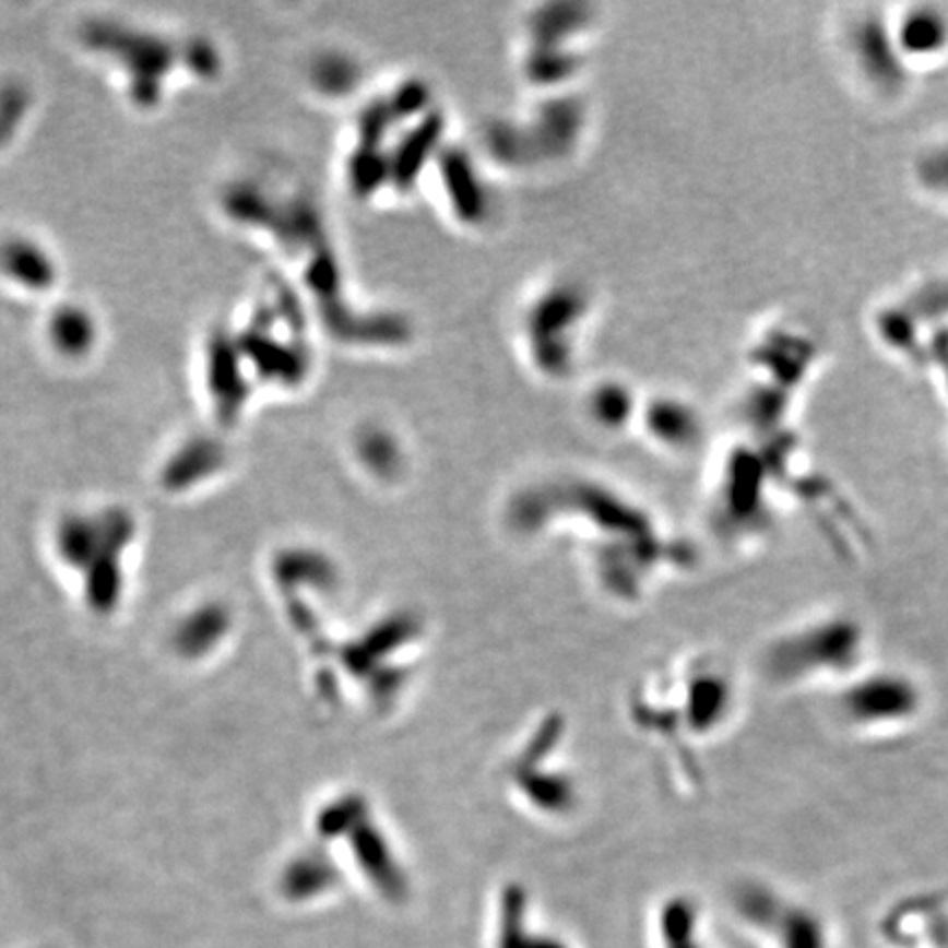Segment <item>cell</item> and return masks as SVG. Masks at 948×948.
<instances>
[{"label": "cell", "instance_id": "cell-1", "mask_svg": "<svg viewBox=\"0 0 948 948\" xmlns=\"http://www.w3.org/2000/svg\"><path fill=\"white\" fill-rule=\"evenodd\" d=\"M867 630L848 613H828L806 621L775 639L765 656L771 678L784 685H802L821 678L850 680L863 669Z\"/></svg>", "mask_w": 948, "mask_h": 948}, {"label": "cell", "instance_id": "cell-2", "mask_svg": "<svg viewBox=\"0 0 948 948\" xmlns=\"http://www.w3.org/2000/svg\"><path fill=\"white\" fill-rule=\"evenodd\" d=\"M924 709L920 683L900 669H861L843 683L837 696L841 721L865 734L893 732L911 725Z\"/></svg>", "mask_w": 948, "mask_h": 948}, {"label": "cell", "instance_id": "cell-3", "mask_svg": "<svg viewBox=\"0 0 948 948\" xmlns=\"http://www.w3.org/2000/svg\"><path fill=\"white\" fill-rule=\"evenodd\" d=\"M946 25L935 14H913L902 25V47L913 54H928L944 45Z\"/></svg>", "mask_w": 948, "mask_h": 948}]
</instances>
